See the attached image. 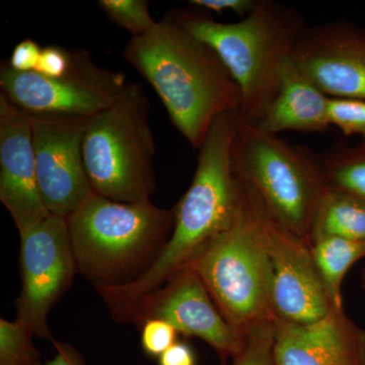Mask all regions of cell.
Returning a JSON list of instances; mask_svg holds the SVG:
<instances>
[{
	"mask_svg": "<svg viewBox=\"0 0 365 365\" xmlns=\"http://www.w3.org/2000/svg\"><path fill=\"white\" fill-rule=\"evenodd\" d=\"M123 56L153 86L193 148H200L216 118L241 109V88L222 60L170 16L132 37Z\"/></svg>",
	"mask_w": 365,
	"mask_h": 365,
	"instance_id": "1",
	"label": "cell"
},
{
	"mask_svg": "<svg viewBox=\"0 0 365 365\" xmlns=\"http://www.w3.org/2000/svg\"><path fill=\"white\" fill-rule=\"evenodd\" d=\"M237 119L239 112L225 113L211 124L199 148L193 181L174 207V230L155 263L129 284L98 289L110 309L163 287L234 222L242 197L232 160Z\"/></svg>",
	"mask_w": 365,
	"mask_h": 365,
	"instance_id": "2",
	"label": "cell"
},
{
	"mask_svg": "<svg viewBox=\"0 0 365 365\" xmlns=\"http://www.w3.org/2000/svg\"><path fill=\"white\" fill-rule=\"evenodd\" d=\"M170 16L215 50L241 88L240 118L258 123L277 95L283 63L307 30L304 19L273 0H257L251 14L235 24L187 11Z\"/></svg>",
	"mask_w": 365,
	"mask_h": 365,
	"instance_id": "3",
	"label": "cell"
},
{
	"mask_svg": "<svg viewBox=\"0 0 365 365\" xmlns=\"http://www.w3.org/2000/svg\"><path fill=\"white\" fill-rule=\"evenodd\" d=\"M66 222L78 272L100 289L129 284L150 269L174 230L175 210L93 193Z\"/></svg>",
	"mask_w": 365,
	"mask_h": 365,
	"instance_id": "4",
	"label": "cell"
},
{
	"mask_svg": "<svg viewBox=\"0 0 365 365\" xmlns=\"http://www.w3.org/2000/svg\"><path fill=\"white\" fill-rule=\"evenodd\" d=\"M241 182V202L234 222L211 240L187 268L198 274L223 318L245 333L274 317L269 215L255 190Z\"/></svg>",
	"mask_w": 365,
	"mask_h": 365,
	"instance_id": "5",
	"label": "cell"
},
{
	"mask_svg": "<svg viewBox=\"0 0 365 365\" xmlns=\"http://www.w3.org/2000/svg\"><path fill=\"white\" fill-rule=\"evenodd\" d=\"M150 110L143 88L128 83L114 104L88 118L83 160L98 195L116 202L151 201L157 182Z\"/></svg>",
	"mask_w": 365,
	"mask_h": 365,
	"instance_id": "6",
	"label": "cell"
},
{
	"mask_svg": "<svg viewBox=\"0 0 365 365\" xmlns=\"http://www.w3.org/2000/svg\"><path fill=\"white\" fill-rule=\"evenodd\" d=\"M232 160L235 176L255 190L274 222L309 242L326 192L321 158L239 116Z\"/></svg>",
	"mask_w": 365,
	"mask_h": 365,
	"instance_id": "7",
	"label": "cell"
},
{
	"mask_svg": "<svg viewBox=\"0 0 365 365\" xmlns=\"http://www.w3.org/2000/svg\"><path fill=\"white\" fill-rule=\"evenodd\" d=\"M127 85L122 72L98 66L85 50L72 51L71 68L60 78L16 71L6 60L0 66L1 93L33 117L90 118L114 104Z\"/></svg>",
	"mask_w": 365,
	"mask_h": 365,
	"instance_id": "8",
	"label": "cell"
},
{
	"mask_svg": "<svg viewBox=\"0 0 365 365\" xmlns=\"http://www.w3.org/2000/svg\"><path fill=\"white\" fill-rule=\"evenodd\" d=\"M119 322L140 327L148 319H163L178 332L196 336L215 348L222 359L241 351L245 333L223 318L198 274L185 268L163 287L111 309Z\"/></svg>",
	"mask_w": 365,
	"mask_h": 365,
	"instance_id": "9",
	"label": "cell"
},
{
	"mask_svg": "<svg viewBox=\"0 0 365 365\" xmlns=\"http://www.w3.org/2000/svg\"><path fill=\"white\" fill-rule=\"evenodd\" d=\"M19 234L21 289L16 319L34 335L53 341L48 314L78 272L66 218L51 215Z\"/></svg>",
	"mask_w": 365,
	"mask_h": 365,
	"instance_id": "10",
	"label": "cell"
},
{
	"mask_svg": "<svg viewBox=\"0 0 365 365\" xmlns=\"http://www.w3.org/2000/svg\"><path fill=\"white\" fill-rule=\"evenodd\" d=\"M88 119L32 116L38 185L53 215L68 217L95 193L83 160Z\"/></svg>",
	"mask_w": 365,
	"mask_h": 365,
	"instance_id": "11",
	"label": "cell"
},
{
	"mask_svg": "<svg viewBox=\"0 0 365 365\" xmlns=\"http://www.w3.org/2000/svg\"><path fill=\"white\" fill-rule=\"evenodd\" d=\"M267 247L274 319L309 324L328 314L335 307L314 263L309 242L269 215Z\"/></svg>",
	"mask_w": 365,
	"mask_h": 365,
	"instance_id": "12",
	"label": "cell"
},
{
	"mask_svg": "<svg viewBox=\"0 0 365 365\" xmlns=\"http://www.w3.org/2000/svg\"><path fill=\"white\" fill-rule=\"evenodd\" d=\"M292 59L329 98L365 101V31L342 21L309 28Z\"/></svg>",
	"mask_w": 365,
	"mask_h": 365,
	"instance_id": "13",
	"label": "cell"
},
{
	"mask_svg": "<svg viewBox=\"0 0 365 365\" xmlns=\"http://www.w3.org/2000/svg\"><path fill=\"white\" fill-rule=\"evenodd\" d=\"M0 201L19 232L51 215L41 197L32 116L0 93Z\"/></svg>",
	"mask_w": 365,
	"mask_h": 365,
	"instance_id": "14",
	"label": "cell"
},
{
	"mask_svg": "<svg viewBox=\"0 0 365 365\" xmlns=\"http://www.w3.org/2000/svg\"><path fill=\"white\" fill-rule=\"evenodd\" d=\"M276 365H365V331L333 307L309 324L274 319Z\"/></svg>",
	"mask_w": 365,
	"mask_h": 365,
	"instance_id": "15",
	"label": "cell"
},
{
	"mask_svg": "<svg viewBox=\"0 0 365 365\" xmlns=\"http://www.w3.org/2000/svg\"><path fill=\"white\" fill-rule=\"evenodd\" d=\"M328 102L329 97L289 57L281 68L277 95L256 126L274 135L288 130L324 133L331 129Z\"/></svg>",
	"mask_w": 365,
	"mask_h": 365,
	"instance_id": "16",
	"label": "cell"
},
{
	"mask_svg": "<svg viewBox=\"0 0 365 365\" xmlns=\"http://www.w3.org/2000/svg\"><path fill=\"white\" fill-rule=\"evenodd\" d=\"M309 246L333 306L343 307V279L352 265L365 258V241L326 235L312 239Z\"/></svg>",
	"mask_w": 365,
	"mask_h": 365,
	"instance_id": "17",
	"label": "cell"
},
{
	"mask_svg": "<svg viewBox=\"0 0 365 365\" xmlns=\"http://www.w3.org/2000/svg\"><path fill=\"white\" fill-rule=\"evenodd\" d=\"M326 235L365 241V202L326 189L317 208L309 241Z\"/></svg>",
	"mask_w": 365,
	"mask_h": 365,
	"instance_id": "18",
	"label": "cell"
},
{
	"mask_svg": "<svg viewBox=\"0 0 365 365\" xmlns=\"http://www.w3.org/2000/svg\"><path fill=\"white\" fill-rule=\"evenodd\" d=\"M321 158L327 190L365 202V143L357 146L336 143Z\"/></svg>",
	"mask_w": 365,
	"mask_h": 365,
	"instance_id": "19",
	"label": "cell"
},
{
	"mask_svg": "<svg viewBox=\"0 0 365 365\" xmlns=\"http://www.w3.org/2000/svg\"><path fill=\"white\" fill-rule=\"evenodd\" d=\"M34 334L19 319H0V365H30L39 361Z\"/></svg>",
	"mask_w": 365,
	"mask_h": 365,
	"instance_id": "20",
	"label": "cell"
},
{
	"mask_svg": "<svg viewBox=\"0 0 365 365\" xmlns=\"http://www.w3.org/2000/svg\"><path fill=\"white\" fill-rule=\"evenodd\" d=\"M98 6L112 23L128 31L132 37L145 35L158 23L151 16L148 0H100Z\"/></svg>",
	"mask_w": 365,
	"mask_h": 365,
	"instance_id": "21",
	"label": "cell"
},
{
	"mask_svg": "<svg viewBox=\"0 0 365 365\" xmlns=\"http://www.w3.org/2000/svg\"><path fill=\"white\" fill-rule=\"evenodd\" d=\"M275 325L274 321L261 322L245 331L241 351L232 357L230 365H276L274 356Z\"/></svg>",
	"mask_w": 365,
	"mask_h": 365,
	"instance_id": "22",
	"label": "cell"
},
{
	"mask_svg": "<svg viewBox=\"0 0 365 365\" xmlns=\"http://www.w3.org/2000/svg\"><path fill=\"white\" fill-rule=\"evenodd\" d=\"M327 117L345 136L359 135L365 143V101L329 98Z\"/></svg>",
	"mask_w": 365,
	"mask_h": 365,
	"instance_id": "23",
	"label": "cell"
},
{
	"mask_svg": "<svg viewBox=\"0 0 365 365\" xmlns=\"http://www.w3.org/2000/svg\"><path fill=\"white\" fill-rule=\"evenodd\" d=\"M141 329V346L146 354L160 357L165 350L177 342L178 331L163 319H148Z\"/></svg>",
	"mask_w": 365,
	"mask_h": 365,
	"instance_id": "24",
	"label": "cell"
},
{
	"mask_svg": "<svg viewBox=\"0 0 365 365\" xmlns=\"http://www.w3.org/2000/svg\"><path fill=\"white\" fill-rule=\"evenodd\" d=\"M71 61V50H67L61 46H47L41 52L36 72L47 78H60L69 71Z\"/></svg>",
	"mask_w": 365,
	"mask_h": 365,
	"instance_id": "25",
	"label": "cell"
},
{
	"mask_svg": "<svg viewBox=\"0 0 365 365\" xmlns=\"http://www.w3.org/2000/svg\"><path fill=\"white\" fill-rule=\"evenodd\" d=\"M40 46L32 39L21 41L14 48L9 64L16 71L31 72L37 71L41 56Z\"/></svg>",
	"mask_w": 365,
	"mask_h": 365,
	"instance_id": "26",
	"label": "cell"
},
{
	"mask_svg": "<svg viewBox=\"0 0 365 365\" xmlns=\"http://www.w3.org/2000/svg\"><path fill=\"white\" fill-rule=\"evenodd\" d=\"M189 4L192 6L216 14L230 11L244 19L253 11L256 6L257 0H191Z\"/></svg>",
	"mask_w": 365,
	"mask_h": 365,
	"instance_id": "27",
	"label": "cell"
},
{
	"mask_svg": "<svg viewBox=\"0 0 365 365\" xmlns=\"http://www.w3.org/2000/svg\"><path fill=\"white\" fill-rule=\"evenodd\" d=\"M160 365H196L193 349L187 343L177 342L158 357Z\"/></svg>",
	"mask_w": 365,
	"mask_h": 365,
	"instance_id": "28",
	"label": "cell"
},
{
	"mask_svg": "<svg viewBox=\"0 0 365 365\" xmlns=\"http://www.w3.org/2000/svg\"><path fill=\"white\" fill-rule=\"evenodd\" d=\"M55 347V355L47 365H86L78 350L71 345L53 339Z\"/></svg>",
	"mask_w": 365,
	"mask_h": 365,
	"instance_id": "29",
	"label": "cell"
},
{
	"mask_svg": "<svg viewBox=\"0 0 365 365\" xmlns=\"http://www.w3.org/2000/svg\"><path fill=\"white\" fill-rule=\"evenodd\" d=\"M362 285H364V288L365 289V268L364 271H362Z\"/></svg>",
	"mask_w": 365,
	"mask_h": 365,
	"instance_id": "30",
	"label": "cell"
},
{
	"mask_svg": "<svg viewBox=\"0 0 365 365\" xmlns=\"http://www.w3.org/2000/svg\"><path fill=\"white\" fill-rule=\"evenodd\" d=\"M30 365H44V364H43L42 362H41V360H39V361L35 362V364H32Z\"/></svg>",
	"mask_w": 365,
	"mask_h": 365,
	"instance_id": "31",
	"label": "cell"
}]
</instances>
